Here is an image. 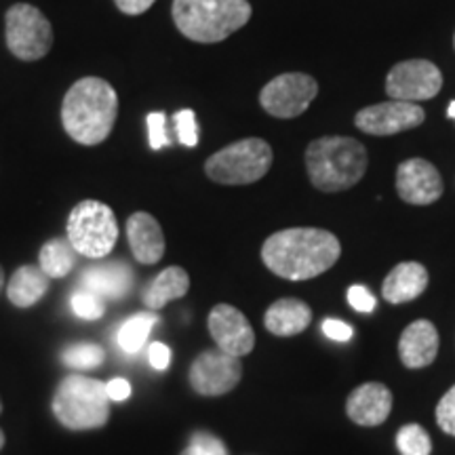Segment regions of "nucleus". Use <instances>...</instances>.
I'll list each match as a JSON object with an SVG mask.
<instances>
[{
    "instance_id": "28",
    "label": "nucleus",
    "mask_w": 455,
    "mask_h": 455,
    "mask_svg": "<svg viewBox=\"0 0 455 455\" xmlns=\"http://www.w3.org/2000/svg\"><path fill=\"white\" fill-rule=\"evenodd\" d=\"M148 141H150L152 150H163V148L171 146L167 114L164 112L148 114Z\"/></svg>"
},
{
    "instance_id": "16",
    "label": "nucleus",
    "mask_w": 455,
    "mask_h": 455,
    "mask_svg": "<svg viewBox=\"0 0 455 455\" xmlns=\"http://www.w3.org/2000/svg\"><path fill=\"white\" fill-rule=\"evenodd\" d=\"M439 355V331L426 318H418L405 327L398 339V356L407 369H424Z\"/></svg>"
},
{
    "instance_id": "14",
    "label": "nucleus",
    "mask_w": 455,
    "mask_h": 455,
    "mask_svg": "<svg viewBox=\"0 0 455 455\" xmlns=\"http://www.w3.org/2000/svg\"><path fill=\"white\" fill-rule=\"evenodd\" d=\"M443 178L435 164L424 161V158H409L401 163L396 169V192L401 201L409 204H424L436 203L443 196Z\"/></svg>"
},
{
    "instance_id": "2",
    "label": "nucleus",
    "mask_w": 455,
    "mask_h": 455,
    "mask_svg": "<svg viewBox=\"0 0 455 455\" xmlns=\"http://www.w3.org/2000/svg\"><path fill=\"white\" fill-rule=\"evenodd\" d=\"M118 114V95L112 84L98 76L76 81L61 104L66 133L83 146H98L112 133Z\"/></svg>"
},
{
    "instance_id": "26",
    "label": "nucleus",
    "mask_w": 455,
    "mask_h": 455,
    "mask_svg": "<svg viewBox=\"0 0 455 455\" xmlns=\"http://www.w3.org/2000/svg\"><path fill=\"white\" fill-rule=\"evenodd\" d=\"M104 358L106 352L98 344H74L64 352V363L72 369H95Z\"/></svg>"
},
{
    "instance_id": "10",
    "label": "nucleus",
    "mask_w": 455,
    "mask_h": 455,
    "mask_svg": "<svg viewBox=\"0 0 455 455\" xmlns=\"http://www.w3.org/2000/svg\"><path fill=\"white\" fill-rule=\"evenodd\" d=\"M443 74L439 66L428 60L398 61L386 76V93L390 100L419 104L441 93Z\"/></svg>"
},
{
    "instance_id": "37",
    "label": "nucleus",
    "mask_w": 455,
    "mask_h": 455,
    "mask_svg": "<svg viewBox=\"0 0 455 455\" xmlns=\"http://www.w3.org/2000/svg\"><path fill=\"white\" fill-rule=\"evenodd\" d=\"M449 118H453V121H455V101L449 104Z\"/></svg>"
},
{
    "instance_id": "25",
    "label": "nucleus",
    "mask_w": 455,
    "mask_h": 455,
    "mask_svg": "<svg viewBox=\"0 0 455 455\" xmlns=\"http://www.w3.org/2000/svg\"><path fill=\"white\" fill-rule=\"evenodd\" d=\"M396 447L401 455H430V435L419 424H407L398 430Z\"/></svg>"
},
{
    "instance_id": "42",
    "label": "nucleus",
    "mask_w": 455,
    "mask_h": 455,
    "mask_svg": "<svg viewBox=\"0 0 455 455\" xmlns=\"http://www.w3.org/2000/svg\"><path fill=\"white\" fill-rule=\"evenodd\" d=\"M453 44H455V36H453Z\"/></svg>"
},
{
    "instance_id": "19",
    "label": "nucleus",
    "mask_w": 455,
    "mask_h": 455,
    "mask_svg": "<svg viewBox=\"0 0 455 455\" xmlns=\"http://www.w3.org/2000/svg\"><path fill=\"white\" fill-rule=\"evenodd\" d=\"M428 287V270L418 261H403L384 278L382 298L388 304H407L418 299Z\"/></svg>"
},
{
    "instance_id": "30",
    "label": "nucleus",
    "mask_w": 455,
    "mask_h": 455,
    "mask_svg": "<svg viewBox=\"0 0 455 455\" xmlns=\"http://www.w3.org/2000/svg\"><path fill=\"white\" fill-rule=\"evenodd\" d=\"M436 422L443 432L455 436V386L445 392V396L436 405Z\"/></svg>"
},
{
    "instance_id": "31",
    "label": "nucleus",
    "mask_w": 455,
    "mask_h": 455,
    "mask_svg": "<svg viewBox=\"0 0 455 455\" xmlns=\"http://www.w3.org/2000/svg\"><path fill=\"white\" fill-rule=\"evenodd\" d=\"M188 447L195 451V455H228L224 443L209 432H195Z\"/></svg>"
},
{
    "instance_id": "7",
    "label": "nucleus",
    "mask_w": 455,
    "mask_h": 455,
    "mask_svg": "<svg viewBox=\"0 0 455 455\" xmlns=\"http://www.w3.org/2000/svg\"><path fill=\"white\" fill-rule=\"evenodd\" d=\"M66 238L78 255H84L89 259L106 258L118 241L116 215L106 203H78L68 218Z\"/></svg>"
},
{
    "instance_id": "1",
    "label": "nucleus",
    "mask_w": 455,
    "mask_h": 455,
    "mask_svg": "<svg viewBox=\"0 0 455 455\" xmlns=\"http://www.w3.org/2000/svg\"><path fill=\"white\" fill-rule=\"evenodd\" d=\"M341 255L338 236L321 228H287L266 238L261 259L284 281H310L333 268Z\"/></svg>"
},
{
    "instance_id": "5",
    "label": "nucleus",
    "mask_w": 455,
    "mask_h": 455,
    "mask_svg": "<svg viewBox=\"0 0 455 455\" xmlns=\"http://www.w3.org/2000/svg\"><path fill=\"white\" fill-rule=\"evenodd\" d=\"M51 409L68 430H93L108 424L110 396L106 384L87 375H66L57 386Z\"/></svg>"
},
{
    "instance_id": "34",
    "label": "nucleus",
    "mask_w": 455,
    "mask_h": 455,
    "mask_svg": "<svg viewBox=\"0 0 455 455\" xmlns=\"http://www.w3.org/2000/svg\"><path fill=\"white\" fill-rule=\"evenodd\" d=\"M148 358H150V365L158 369V371H163V369H167L171 365V350L169 346L161 344V341H156V344L150 346V352H148Z\"/></svg>"
},
{
    "instance_id": "38",
    "label": "nucleus",
    "mask_w": 455,
    "mask_h": 455,
    "mask_svg": "<svg viewBox=\"0 0 455 455\" xmlns=\"http://www.w3.org/2000/svg\"><path fill=\"white\" fill-rule=\"evenodd\" d=\"M3 287H4V268L0 266V291H3Z\"/></svg>"
},
{
    "instance_id": "24",
    "label": "nucleus",
    "mask_w": 455,
    "mask_h": 455,
    "mask_svg": "<svg viewBox=\"0 0 455 455\" xmlns=\"http://www.w3.org/2000/svg\"><path fill=\"white\" fill-rule=\"evenodd\" d=\"M158 316L155 312H140V315L127 318L123 327L118 329V346L127 352V355H135L140 352L141 346L146 344V338L150 335L152 327L156 325Z\"/></svg>"
},
{
    "instance_id": "21",
    "label": "nucleus",
    "mask_w": 455,
    "mask_h": 455,
    "mask_svg": "<svg viewBox=\"0 0 455 455\" xmlns=\"http://www.w3.org/2000/svg\"><path fill=\"white\" fill-rule=\"evenodd\" d=\"M190 291V276L180 266H169L152 278L150 284L141 293V301L150 310H161L169 301L184 298Z\"/></svg>"
},
{
    "instance_id": "39",
    "label": "nucleus",
    "mask_w": 455,
    "mask_h": 455,
    "mask_svg": "<svg viewBox=\"0 0 455 455\" xmlns=\"http://www.w3.org/2000/svg\"><path fill=\"white\" fill-rule=\"evenodd\" d=\"M3 447H4V432L0 430V449H3Z\"/></svg>"
},
{
    "instance_id": "32",
    "label": "nucleus",
    "mask_w": 455,
    "mask_h": 455,
    "mask_svg": "<svg viewBox=\"0 0 455 455\" xmlns=\"http://www.w3.org/2000/svg\"><path fill=\"white\" fill-rule=\"evenodd\" d=\"M348 304L355 308L356 312H373L375 310V295L369 291L367 287L363 284H352L348 289Z\"/></svg>"
},
{
    "instance_id": "4",
    "label": "nucleus",
    "mask_w": 455,
    "mask_h": 455,
    "mask_svg": "<svg viewBox=\"0 0 455 455\" xmlns=\"http://www.w3.org/2000/svg\"><path fill=\"white\" fill-rule=\"evenodd\" d=\"M173 21L195 43H221L251 20L247 0H173Z\"/></svg>"
},
{
    "instance_id": "29",
    "label": "nucleus",
    "mask_w": 455,
    "mask_h": 455,
    "mask_svg": "<svg viewBox=\"0 0 455 455\" xmlns=\"http://www.w3.org/2000/svg\"><path fill=\"white\" fill-rule=\"evenodd\" d=\"M173 123H175V133H178L180 144L195 148L198 144V124H196L195 112L180 110L173 116Z\"/></svg>"
},
{
    "instance_id": "41",
    "label": "nucleus",
    "mask_w": 455,
    "mask_h": 455,
    "mask_svg": "<svg viewBox=\"0 0 455 455\" xmlns=\"http://www.w3.org/2000/svg\"><path fill=\"white\" fill-rule=\"evenodd\" d=\"M0 413H3V401H0Z\"/></svg>"
},
{
    "instance_id": "40",
    "label": "nucleus",
    "mask_w": 455,
    "mask_h": 455,
    "mask_svg": "<svg viewBox=\"0 0 455 455\" xmlns=\"http://www.w3.org/2000/svg\"><path fill=\"white\" fill-rule=\"evenodd\" d=\"M181 455H195V451H192V449H190V447H186V449H184V451H181Z\"/></svg>"
},
{
    "instance_id": "15",
    "label": "nucleus",
    "mask_w": 455,
    "mask_h": 455,
    "mask_svg": "<svg viewBox=\"0 0 455 455\" xmlns=\"http://www.w3.org/2000/svg\"><path fill=\"white\" fill-rule=\"evenodd\" d=\"M392 411V392L379 382L361 384L350 392L346 401V413L358 426H379L388 419Z\"/></svg>"
},
{
    "instance_id": "8",
    "label": "nucleus",
    "mask_w": 455,
    "mask_h": 455,
    "mask_svg": "<svg viewBox=\"0 0 455 455\" xmlns=\"http://www.w3.org/2000/svg\"><path fill=\"white\" fill-rule=\"evenodd\" d=\"M7 47L24 61H36L49 53L53 44V28L41 9L20 3L7 11Z\"/></svg>"
},
{
    "instance_id": "6",
    "label": "nucleus",
    "mask_w": 455,
    "mask_h": 455,
    "mask_svg": "<svg viewBox=\"0 0 455 455\" xmlns=\"http://www.w3.org/2000/svg\"><path fill=\"white\" fill-rule=\"evenodd\" d=\"M272 148L259 138H247L221 148L204 163L209 180L221 186H247L264 178L272 167Z\"/></svg>"
},
{
    "instance_id": "17",
    "label": "nucleus",
    "mask_w": 455,
    "mask_h": 455,
    "mask_svg": "<svg viewBox=\"0 0 455 455\" xmlns=\"http://www.w3.org/2000/svg\"><path fill=\"white\" fill-rule=\"evenodd\" d=\"M127 238L133 258L144 266L158 264L164 255L163 228L150 213L138 212L127 220Z\"/></svg>"
},
{
    "instance_id": "20",
    "label": "nucleus",
    "mask_w": 455,
    "mask_h": 455,
    "mask_svg": "<svg viewBox=\"0 0 455 455\" xmlns=\"http://www.w3.org/2000/svg\"><path fill=\"white\" fill-rule=\"evenodd\" d=\"M312 323V310L306 301L295 298L276 299L275 304L266 310L264 325L272 335L278 338H291L308 329Z\"/></svg>"
},
{
    "instance_id": "27",
    "label": "nucleus",
    "mask_w": 455,
    "mask_h": 455,
    "mask_svg": "<svg viewBox=\"0 0 455 455\" xmlns=\"http://www.w3.org/2000/svg\"><path fill=\"white\" fill-rule=\"evenodd\" d=\"M72 310L84 321H98L106 312V299L91 289H76L72 293Z\"/></svg>"
},
{
    "instance_id": "33",
    "label": "nucleus",
    "mask_w": 455,
    "mask_h": 455,
    "mask_svg": "<svg viewBox=\"0 0 455 455\" xmlns=\"http://www.w3.org/2000/svg\"><path fill=\"white\" fill-rule=\"evenodd\" d=\"M323 333L333 341H348L352 335H355V329H352L348 323L339 321V318H325V323H323Z\"/></svg>"
},
{
    "instance_id": "23",
    "label": "nucleus",
    "mask_w": 455,
    "mask_h": 455,
    "mask_svg": "<svg viewBox=\"0 0 455 455\" xmlns=\"http://www.w3.org/2000/svg\"><path fill=\"white\" fill-rule=\"evenodd\" d=\"M76 255L68 238H53L43 244L38 253V266L49 278H64L76 266Z\"/></svg>"
},
{
    "instance_id": "12",
    "label": "nucleus",
    "mask_w": 455,
    "mask_h": 455,
    "mask_svg": "<svg viewBox=\"0 0 455 455\" xmlns=\"http://www.w3.org/2000/svg\"><path fill=\"white\" fill-rule=\"evenodd\" d=\"M426 121V112L419 104H409V101L390 100L384 104H375L363 108L356 112L355 124L363 133L378 135V138H386V135H396L403 131L419 127Z\"/></svg>"
},
{
    "instance_id": "9",
    "label": "nucleus",
    "mask_w": 455,
    "mask_h": 455,
    "mask_svg": "<svg viewBox=\"0 0 455 455\" xmlns=\"http://www.w3.org/2000/svg\"><path fill=\"white\" fill-rule=\"evenodd\" d=\"M318 95V83L308 74L287 72L261 89L259 104L275 118H295L308 110Z\"/></svg>"
},
{
    "instance_id": "18",
    "label": "nucleus",
    "mask_w": 455,
    "mask_h": 455,
    "mask_svg": "<svg viewBox=\"0 0 455 455\" xmlns=\"http://www.w3.org/2000/svg\"><path fill=\"white\" fill-rule=\"evenodd\" d=\"M133 272L124 261H106V264L89 266L81 275L84 289L100 293L104 299H121L133 287Z\"/></svg>"
},
{
    "instance_id": "13",
    "label": "nucleus",
    "mask_w": 455,
    "mask_h": 455,
    "mask_svg": "<svg viewBox=\"0 0 455 455\" xmlns=\"http://www.w3.org/2000/svg\"><path fill=\"white\" fill-rule=\"evenodd\" d=\"M209 333L220 350L232 356H244L253 350L255 331L241 310L230 304H218L209 312Z\"/></svg>"
},
{
    "instance_id": "22",
    "label": "nucleus",
    "mask_w": 455,
    "mask_h": 455,
    "mask_svg": "<svg viewBox=\"0 0 455 455\" xmlns=\"http://www.w3.org/2000/svg\"><path fill=\"white\" fill-rule=\"evenodd\" d=\"M49 281L51 278L44 275L41 266H21L11 276L7 284V298L17 308H30L49 291Z\"/></svg>"
},
{
    "instance_id": "36",
    "label": "nucleus",
    "mask_w": 455,
    "mask_h": 455,
    "mask_svg": "<svg viewBox=\"0 0 455 455\" xmlns=\"http://www.w3.org/2000/svg\"><path fill=\"white\" fill-rule=\"evenodd\" d=\"M114 3H116V7L121 9L124 15H141L146 13L156 0H114Z\"/></svg>"
},
{
    "instance_id": "11",
    "label": "nucleus",
    "mask_w": 455,
    "mask_h": 455,
    "mask_svg": "<svg viewBox=\"0 0 455 455\" xmlns=\"http://www.w3.org/2000/svg\"><path fill=\"white\" fill-rule=\"evenodd\" d=\"M243 378V363L238 356L215 348L204 350L192 361L188 379L192 390L201 396H221L232 392Z\"/></svg>"
},
{
    "instance_id": "3",
    "label": "nucleus",
    "mask_w": 455,
    "mask_h": 455,
    "mask_svg": "<svg viewBox=\"0 0 455 455\" xmlns=\"http://www.w3.org/2000/svg\"><path fill=\"white\" fill-rule=\"evenodd\" d=\"M369 167L367 148L355 138L327 135L306 148V169L321 192H344L363 180Z\"/></svg>"
},
{
    "instance_id": "35",
    "label": "nucleus",
    "mask_w": 455,
    "mask_h": 455,
    "mask_svg": "<svg viewBox=\"0 0 455 455\" xmlns=\"http://www.w3.org/2000/svg\"><path fill=\"white\" fill-rule=\"evenodd\" d=\"M106 390H108V396H110V401H127L131 396V384L127 379L123 378H114L110 382L106 384Z\"/></svg>"
}]
</instances>
